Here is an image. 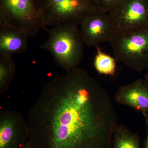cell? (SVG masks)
Here are the masks:
<instances>
[{"label":"cell","mask_w":148,"mask_h":148,"mask_svg":"<svg viewBox=\"0 0 148 148\" xmlns=\"http://www.w3.org/2000/svg\"><path fill=\"white\" fill-rule=\"evenodd\" d=\"M27 121L33 148H112L118 124L108 92L78 68L44 86Z\"/></svg>","instance_id":"obj_1"},{"label":"cell","mask_w":148,"mask_h":148,"mask_svg":"<svg viewBox=\"0 0 148 148\" xmlns=\"http://www.w3.org/2000/svg\"><path fill=\"white\" fill-rule=\"evenodd\" d=\"M85 45L79 25L66 24L52 27L47 40L40 47L49 52L57 66L67 72L78 68Z\"/></svg>","instance_id":"obj_2"},{"label":"cell","mask_w":148,"mask_h":148,"mask_svg":"<svg viewBox=\"0 0 148 148\" xmlns=\"http://www.w3.org/2000/svg\"><path fill=\"white\" fill-rule=\"evenodd\" d=\"M110 44L117 61L135 71L148 68V27L116 33Z\"/></svg>","instance_id":"obj_3"},{"label":"cell","mask_w":148,"mask_h":148,"mask_svg":"<svg viewBox=\"0 0 148 148\" xmlns=\"http://www.w3.org/2000/svg\"><path fill=\"white\" fill-rule=\"evenodd\" d=\"M43 26L79 25L86 16L102 10L95 0H36Z\"/></svg>","instance_id":"obj_4"},{"label":"cell","mask_w":148,"mask_h":148,"mask_svg":"<svg viewBox=\"0 0 148 148\" xmlns=\"http://www.w3.org/2000/svg\"><path fill=\"white\" fill-rule=\"evenodd\" d=\"M0 23L34 37L43 27L36 0H0Z\"/></svg>","instance_id":"obj_5"},{"label":"cell","mask_w":148,"mask_h":148,"mask_svg":"<svg viewBox=\"0 0 148 148\" xmlns=\"http://www.w3.org/2000/svg\"><path fill=\"white\" fill-rule=\"evenodd\" d=\"M108 13L115 34L148 27V0H121Z\"/></svg>","instance_id":"obj_6"},{"label":"cell","mask_w":148,"mask_h":148,"mask_svg":"<svg viewBox=\"0 0 148 148\" xmlns=\"http://www.w3.org/2000/svg\"><path fill=\"white\" fill-rule=\"evenodd\" d=\"M28 141L27 120L16 111H1L0 148H24Z\"/></svg>","instance_id":"obj_7"},{"label":"cell","mask_w":148,"mask_h":148,"mask_svg":"<svg viewBox=\"0 0 148 148\" xmlns=\"http://www.w3.org/2000/svg\"><path fill=\"white\" fill-rule=\"evenodd\" d=\"M79 29L85 45L97 47L100 44L110 42L115 34L108 13L100 11L83 18Z\"/></svg>","instance_id":"obj_8"},{"label":"cell","mask_w":148,"mask_h":148,"mask_svg":"<svg viewBox=\"0 0 148 148\" xmlns=\"http://www.w3.org/2000/svg\"><path fill=\"white\" fill-rule=\"evenodd\" d=\"M117 103L132 108L148 116V81L138 79L118 88L114 96Z\"/></svg>","instance_id":"obj_9"},{"label":"cell","mask_w":148,"mask_h":148,"mask_svg":"<svg viewBox=\"0 0 148 148\" xmlns=\"http://www.w3.org/2000/svg\"><path fill=\"white\" fill-rule=\"evenodd\" d=\"M29 37L18 29L0 23V54L12 56L26 52Z\"/></svg>","instance_id":"obj_10"},{"label":"cell","mask_w":148,"mask_h":148,"mask_svg":"<svg viewBox=\"0 0 148 148\" xmlns=\"http://www.w3.org/2000/svg\"><path fill=\"white\" fill-rule=\"evenodd\" d=\"M112 148H141L140 138L123 124H117L113 135Z\"/></svg>","instance_id":"obj_11"},{"label":"cell","mask_w":148,"mask_h":148,"mask_svg":"<svg viewBox=\"0 0 148 148\" xmlns=\"http://www.w3.org/2000/svg\"><path fill=\"white\" fill-rule=\"evenodd\" d=\"M16 64L12 56L0 54V95L8 90L16 71Z\"/></svg>","instance_id":"obj_12"},{"label":"cell","mask_w":148,"mask_h":148,"mask_svg":"<svg viewBox=\"0 0 148 148\" xmlns=\"http://www.w3.org/2000/svg\"><path fill=\"white\" fill-rule=\"evenodd\" d=\"M97 53L94 60L96 71L101 75L113 76L116 69V60L111 56L102 51L99 46L96 47Z\"/></svg>","instance_id":"obj_13"},{"label":"cell","mask_w":148,"mask_h":148,"mask_svg":"<svg viewBox=\"0 0 148 148\" xmlns=\"http://www.w3.org/2000/svg\"><path fill=\"white\" fill-rule=\"evenodd\" d=\"M100 8L105 12L108 13L120 2L121 0H95Z\"/></svg>","instance_id":"obj_14"},{"label":"cell","mask_w":148,"mask_h":148,"mask_svg":"<svg viewBox=\"0 0 148 148\" xmlns=\"http://www.w3.org/2000/svg\"><path fill=\"white\" fill-rule=\"evenodd\" d=\"M144 116L145 121L147 129V136L145 143V148H148V116Z\"/></svg>","instance_id":"obj_15"},{"label":"cell","mask_w":148,"mask_h":148,"mask_svg":"<svg viewBox=\"0 0 148 148\" xmlns=\"http://www.w3.org/2000/svg\"><path fill=\"white\" fill-rule=\"evenodd\" d=\"M24 148H33L32 147V146L30 145V143L28 142L27 143V145H26L25 147H24Z\"/></svg>","instance_id":"obj_16"},{"label":"cell","mask_w":148,"mask_h":148,"mask_svg":"<svg viewBox=\"0 0 148 148\" xmlns=\"http://www.w3.org/2000/svg\"><path fill=\"white\" fill-rule=\"evenodd\" d=\"M145 79L148 81V68L147 69V73H146L145 76Z\"/></svg>","instance_id":"obj_17"}]
</instances>
